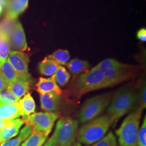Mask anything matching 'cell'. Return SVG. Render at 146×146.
Segmentation results:
<instances>
[{
    "mask_svg": "<svg viewBox=\"0 0 146 146\" xmlns=\"http://www.w3.org/2000/svg\"><path fill=\"white\" fill-rule=\"evenodd\" d=\"M114 122L113 118L108 114L86 123L78 131V142L86 145L94 144L104 136Z\"/></svg>",
    "mask_w": 146,
    "mask_h": 146,
    "instance_id": "cell-1",
    "label": "cell"
},
{
    "mask_svg": "<svg viewBox=\"0 0 146 146\" xmlns=\"http://www.w3.org/2000/svg\"><path fill=\"white\" fill-rule=\"evenodd\" d=\"M143 110L139 107L132 111L115 131L120 146H138L137 135Z\"/></svg>",
    "mask_w": 146,
    "mask_h": 146,
    "instance_id": "cell-2",
    "label": "cell"
},
{
    "mask_svg": "<svg viewBox=\"0 0 146 146\" xmlns=\"http://www.w3.org/2000/svg\"><path fill=\"white\" fill-rule=\"evenodd\" d=\"M111 87L103 73L96 66L89 71L81 74L74 82L73 88L78 95L93 90Z\"/></svg>",
    "mask_w": 146,
    "mask_h": 146,
    "instance_id": "cell-3",
    "label": "cell"
},
{
    "mask_svg": "<svg viewBox=\"0 0 146 146\" xmlns=\"http://www.w3.org/2000/svg\"><path fill=\"white\" fill-rule=\"evenodd\" d=\"M138 100L135 90L130 88L122 89L116 93L111 100L108 110V114L116 122L134 108Z\"/></svg>",
    "mask_w": 146,
    "mask_h": 146,
    "instance_id": "cell-4",
    "label": "cell"
},
{
    "mask_svg": "<svg viewBox=\"0 0 146 146\" xmlns=\"http://www.w3.org/2000/svg\"><path fill=\"white\" fill-rule=\"evenodd\" d=\"M96 66L102 71L111 86L130 79L133 75L131 67L113 58L104 60Z\"/></svg>",
    "mask_w": 146,
    "mask_h": 146,
    "instance_id": "cell-5",
    "label": "cell"
},
{
    "mask_svg": "<svg viewBox=\"0 0 146 146\" xmlns=\"http://www.w3.org/2000/svg\"><path fill=\"white\" fill-rule=\"evenodd\" d=\"M110 100L111 96L109 94L97 95L87 100L80 111V122L86 123L95 119L108 106Z\"/></svg>",
    "mask_w": 146,
    "mask_h": 146,
    "instance_id": "cell-6",
    "label": "cell"
},
{
    "mask_svg": "<svg viewBox=\"0 0 146 146\" xmlns=\"http://www.w3.org/2000/svg\"><path fill=\"white\" fill-rule=\"evenodd\" d=\"M78 127V120L68 117L58 120L54 133L58 146H74Z\"/></svg>",
    "mask_w": 146,
    "mask_h": 146,
    "instance_id": "cell-7",
    "label": "cell"
},
{
    "mask_svg": "<svg viewBox=\"0 0 146 146\" xmlns=\"http://www.w3.org/2000/svg\"><path fill=\"white\" fill-rule=\"evenodd\" d=\"M58 117V114L54 112H38L30 115L25 122L31 125L34 131H41L49 135Z\"/></svg>",
    "mask_w": 146,
    "mask_h": 146,
    "instance_id": "cell-8",
    "label": "cell"
},
{
    "mask_svg": "<svg viewBox=\"0 0 146 146\" xmlns=\"http://www.w3.org/2000/svg\"><path fill=\"white\" fill-rule=\"evenodd\" d=\"M8 60L16 72L20 76L22 80L29 84H32L33 80L30 74L28 73L29 58L26 54L21 52L11 51Z\"/></svg>",
    "mask_w": 146,
    "mask_h": 146,
    "instance_id": "cell-9",
    "label": "cell"
},
{
    "mask_svg": "<svg viewBox=\"0 0 146 146\" xmlns=\"http://www.w3.org/2000/svg\"><path fill=\"white\" fill-rule=\"evenodd\" d=\"M11 49L14 51L23 52L27 48L25 33L21 23L15 21L9 33Z\"/></svg>",
    "mask_w": 146,
    "mask_h": 146,
    "instance_id": "cell-10",
    "label": "cell"
},
{
    "mask_svg": "<svg viewBox=\"0 0 146 146\" xmlns=\"http://www.w3.org/2000/svg\"><path fill=\"white\" fill-rule=\"evenodd\" d=\"M29 0H7L5 5L6 17L9 20H14L25 11L28 5Z\"/></svg>",
    "mask_w": 146,
    "mask_h": 146,
    "instance_id": "cell-11",
    "label": "cell"
},
{
    "mask_svg": "<svg viewBox=\"0 0 146 146\" xmlns=\"http://www.w3.org/2000/svg\"><path fill=\"white\" fill-rule=\"evenodd\" d=\"M24 123V120L20 118L11 121L0 131V144L11 140L12 137L17 135Z\"/></svg>",
    "mask_w": 146,
    "mask_h": 146,
    "instance_id": "cell-12",
    "label": "cell"
},
{
    "mask_svg": "<svg viewBox=\"0 0 146 146\" xmlns=\"http://www.w3.org/2000/svg\"><path fill=\"white\" fill-rule=\"evenodd\" d=\"M40 102L42 110L46 112H54L60 107V97L54 92L40 94Z\"/></svg>",
    "mask_w": 146,
    "mask_h": 146,
    "instance_id": "cell-13",
    "label": "cell"
},
{
    "mask_svg": "<svg viewBox=\"0 0 146 146\" xmlns=\"http://www.w3.org/2000/svg\"><path fill=\"white\" fill-rule=\"evenodd\" d=\"M36 87L37 91L40 94L54 92L60 95L62 93V90L56 84L52 76L49 78H40L36 84Z\"/></svg>",
    "mask_w": 146,
    "mask_h": 146,
    "instance_id": "cell-14",
    "label": "cell"
},
{
    "mask_svg": "<svg viewBox=\"0 0 146 146\" xmlns=\"http://www.w3.org/2000/svg\"><path fill=\"white\" fill-rule=\"evenodd\" d=\"M22 116L19 103L7 104L0 101V118L8 120H15Z\"/></svg>",
    "mask_w": 146,
    "mask_h": 146,
    "instance_id": "cell-15",
    "label": "cell"
},
{
    "mask_svg": "<svg viewBox=\"0 0 146 146\" xmlns=\"http://www.w3.org/2000/svg\"><path fill=\"white\" fill-rule=\"evenodd\" d=\"M30 89V84L21 79H16L8 84L7 90L20 99L28 93Z\"/></svg>",
    "mask_w": 146,
    "mask_h": 146,
    "instance_id": "cell-16",
    "label": "cell"
},
{
    "mask_svg": "<svg viewBox=\"0 0 146 146\" xmlns=\"http://www.w3.org/2000/svg\"><path fill=\"white\" fill-rule=\"evenodd\" d=\"M0 75L7 84L16 79L22 80L20 76L11 65L8 58L0 63Z\"/></svg>",
    "mask_w": 146,
    "mask_h": 146,
    "instance_id": "cell-17",
    "label": "cell"
},
{
    "mask_svg": "<svg viewBox=\"0 0 146 146\" xmlns=\"http://www.w3.org/2000/svg\"><path fill=\"white\" fill-rule=\"evenodd\" d=\"M22 111V116L24 121L30 115L34 114L35 110V103L29 93L24 95V97L19 102Z\"/></svg>",
    "mask_w": 146,
    "mask_h": 146,
    "instance_id": "cell-18",
    "label": "cell"
},
{
    "mask_svg": "<svg viewBox=\"0 0 146 146\" xmlns=\"http://www.w3.org/2000/svg\"><path fill=\"white\" fill-rule=\"evenodd\" d=\"M66 65L70 72L74 76H77L82 73L86 72L90 67V64L87 61L78 58L70 60Z\"/></svg>",
    "mask_w": 146,
    "mask_h": 146,
    "instance_id": "cell-19",
    "label": "cell"
},
{
    "mask_svg": "<svg viewBox=\"0 0 146 146\" xmlns=\"http://www.w3.org/2000/svg\"><path fill=\"white\" fill-rule=\"evenodd\" d=\"M33 128L31 125H26L21 130L17 137L1 144L0 146H19L32 133Z\"/></svg>",
    "mask_w": 146,
    "mask_h": 146,
    "instance_id": "cell-20",
    "label": "cell"
},
{
    "mask_svg": "<svg viewBox=\"0 0 146 146\" xmlns=\"http://www.w3.org/2000/svg\"><path fill=\"white\" fill-rule=\"evenodd\" d=\"M48 135L38 131H33L21 146H42L47 140Z\"/></svg>",
    "mask_w": 146,
    "mask_h": 146,
    "instance_id": "cell-21",
    "label": "cell"
},
{
    "mask_svg": "<svg viewBox=\"0 0 146 146\" xmlns=\"http://www.w3.org/2000/svg\"><path fill=\"white\" fill-rule=\"evenodd\" d=\"M9 33V31H5L2 28L1 42L0 44V63L7 59L11 52Z\"/></svg>",
    "mask_w": 146,
    "mask_h": 146,
    "instance_id": "cell-22",
    "label": "cell"
},
{
    "mask_svg": "<svg viewBox=\"0 0 146 146\" xmlns=\"http://www.w3.org/2000/svg\"><path fill=\"white\" fill-rule=\"evenodd\" d=\"M60 65L55 61L46 58L39 64L38 69L40 73L45 76H52Z\"/></svg>",
    "mask_w": 146,
    "mask_h": 146,
    "instance_id": "cell-23",
    "label": "cell"
},
{
    "mask_svg": "<svg viewBox=\"0 0 146 146\" xmlns=\"http://www.w3.org/2000/svg\"><path fill=\"white\" fill-rule=\"evenodd\" d=\"M52 76L56 84L61 87H63L68 84L70 78V74L62 66H60L58 67V69Z\"/></svg>",
    "mask_w": 146,
    "mask_h": 146,
    "instance_id": "cell-24",
    "label": "cell"
},
{
    "mask_svg": "<svg viewBox=\"0 0 146 146\" xmlns=\"http://www.w3.org/2000/svg\"><path fill=\"white\" fill-rule=\"evenodd\" d=\"M47 58L55 61L60 66L66 65L70 60V54L67 50L58 49L47 56Z\"/></svg>",
    "mask_w": 146,
    "mask_h": 146,
    "instance_id": "cell-25",
    "label": "cell"
},
{
    "mask_svg": "<svg viewBox=\"0 0 146 146\" xmlns=\"http://www.w3.org/2000/svg\"><path fill=\"white\" fill-rule=\"evenodd\" d=\"M92 146H117L116 137L112 131H110Z\"/></svg>",
    "mask_w": 146,
    "mask_h": 146,
    "instance_id": "cell-26",
    "label": "cell"
},
{
    "mask_svg": "<svg viewBox=\"0 0 146 146\" xmlns=\"http://www.w3.org/2000/svg\"><path fill=\"white\" fill-rule=\"evenodd\" d=\"M20 99L16 97L10 91L5 89L0 92V101L7 104H15L19 103Z\"/></svg>",
    "mask_w": 146,
    "mask_h": 146,
    "instance_id": "cell-27",
    "label": "cell"
},
{
    "mask_svg": "<svg viewBox=\"0 0 146 146\" xmlns=\"http://www.w3.org/2000/svg\"><path fill=\"white\" fill-rule=\"evenodd\" d=\"M137 146H146V117L143 120L137 135Z\"/></svg>",
    "mask_w": 146,
    "mask_h": 146,
    "instance_id": "cell-28",
    "label": "cell"
},
{
    "mask_svg": "<svg viewBox=\"0 0 146 146\" xmlns=\"http://www.w3.org/2000/svg\"><path fill=\"white\" fill-rule=\"evenodd\" d=\"M138 96L140 104V107L143 110L145 109L146 107V87L145 82H143V84H142Z\"/></svg>",
    "mask_w": 146,
    "mask_h": 146,
    "instance_id": "cell-29",
    "label": "cell"
},
{
    "mask_svg": "<svg viewBox=\"0 0 146 146\" xmlns=\"http://www.w3.org/2000/svg\"><path fill=\"white\" fill-rule=\"evenodd\" d=\"M137 37L142 42H146V29L145 28H142L137 33Z\"/></svg>",
    "mask_w": 146,
    "mask_h": 146,
    "instance_id": "cell-30",
    "label": "cell"
},
{
    "mask_svg": "<svg viewBox=\"0 0 146 146\" xmlns=\"http://www.w3.org/2000/svg\"><path fill=\"white\" fill-rule=\"evenodd\" d=\"M43 146H58L56 139L54 134Z\"/></svg>",
    "mask_w": 146,
    "mask_h": 146,
    "instance_id": "cell-31",
    "label": "cell"
},
{
    "mask_svg": "<svg viewBox=\"0 0 146 146\" xmlns=\"http://www.w3.org/2000/svg\"><path fill=\"white\" fill-rule=\"evenodd\" d=\"M7 86H8V84H7V83L4 81V80L0 75V92L7 89Z\"/></svg>",
    "mask_w": 146,
    "mask_h": 146,
    "instance_id": "cell-32",
    "label": "cell"
},
{
    "mask_svg": "<svg viewBox=\"0 0 146 146\" xmlns=\"http://www.w3.org/2000/svg\"><path fill=\"white\" fill-rule=\"evenodd\" d=\"M12 120H5L0 118V131Z\"/></svg>",
    "mask_w": 146,
    "mask_h": 146,
    "instance_id": "cell-33",
    "label": "cell"
},
{
    "mask_svg": "<svg viewBox=\"0 0 146 146\" xmlns=\"http://www.w3.org/2000/svg\"><path fill=\"white\" fill-rule=\"evenodd\" d=\"M7 3V0H0V5L3 8L5 7Z\"/></svg>",
    "mask_w": 146,
    "mask_h": 146,
    "instance_id": "cell-34",
    "label": "cell"
},
{
    "mask_svg": "<svg viewBox=\"0 0 146 146\" xmlns=\"http://www.w3.org/2000/svg\"><path fill=\"white\" fill-rule=\"evenodd\" d=\"M81 146V144L79 142H78V143H77L74 145V146Z\"/></svg>",
    "mask_w": 146,
    "mask_h": 146,
    "instance_id": "cell-35",
    "label": "cell"
},
{
    "mask_svg": "<svg viewBox=\"0 0 146 146\" xmlns=\"http://www.w3.org/2000/svg\"><path fill=\"white\" fill-rule=\"evenodd\" d=\"M2 11H3V8L0 5V14L2 13Z\"/></svg>",
    "mask_w": 146,
    "mask_h": 146,
    "instance_id": "cell-36",
    "label": "cell"
},
{
    "mask_svg": "<svg viewBox=\"0 0 146 146\" xmlns=\"http://www.w3.org/2000/svg\"><path fill=\"white\" fill-rule=\"evenodd\" d=\"M1 33H2V31L0 33V44H1Z\"/></svg>",
    "mask_w": 146,
    "mask_h": 146,
    "instance_id": "cell-37",
    "label": "cell"
},
{
    "mask_svg": "<svg viewBox=\"0 0 146 146\" xmlns=\"http://www.w3.org/2000/svg\"><path fill=\"white\" fill-rule=\"evenodd\" d=\"M2 31V28H1V27L0 26V33Z\"/></svg>",
    "mask_w": 146,
    "mask_h": 146,
    "instance_id": "cell-38",
    "label": "cell"
},
{
    "mask_svg": "<svg viewBox=\"0 0 146 146\" xmlns=\"http://www.w3.org/2000/svg\"></svg>",
    "mask_w": 146,
    "mask_h": 146,
    "instance_id": "cell-39",
    "label": "cell"
}]
</instances>
